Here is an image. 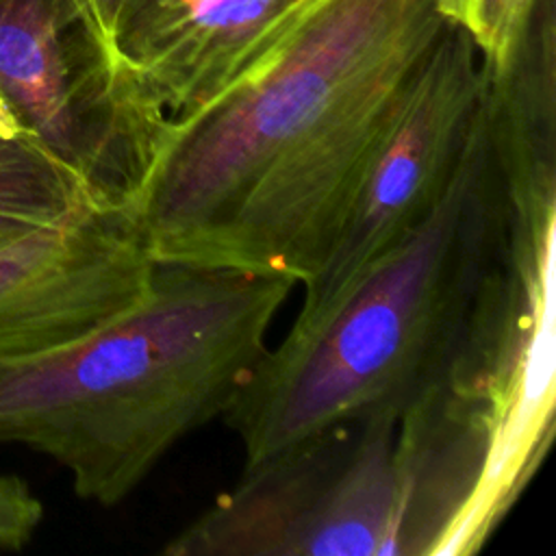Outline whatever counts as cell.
Listing matches in <instances>:
<instances>
[{
  "mask_svg": "<svg viewBox=\"0 0 556 556\" xmlns=\"http://www.w3.org/2000/svg\"><path fill=\"white\" fill-rule=\"evenodd\" d=\"M447 22L437 0H328L172 130L135 211L154 263L311 278Z\"/></svg>",
  "mask_w": 556,
  "mask_h": 556,
  "instance_id": "1",
  "label": "cell"
},
{
  "mask_svg": "<svg viewBox=\"0 0 556 556\" xmlns=\"http://www.w3.org/2000/svg\"><path fill=\"white\" fill-rule=\"evenodd\" d=\"M293 280L156 263L146 295L83 339L0 367V443L113 506L187 434L222 417L267 348Z\"/></svg>",
  "mask_w": 556,
  "mask_h": 556,
  "instance_id": "2",
  "label": "cell"
},
{
  "mask_svg": "<svg viewBox=\"0 0 556 556\" xmlns=\"http://www.w3.org/2000/svg\"><path fill=\"white\" fill-rule=\"evenodd\" d=\"M502 239V208L484 139L437 211L380 256L317 321L265 348L222 415L245 465L332 426L402 413L443 382L463 345Z\"/></svg>",
  "mask_w": 556,
  "mask_h": 556,
  "instance_id": "3",
  "label": "cell"
},
{
  "mask_svg": "<svg viewBox=\"0 0 556 556\" xmlns=\"http://www.w3.org/2000/svg\"><path fill=\"white\" fill-rule=\"evenodd\" d=\"M400 413L380 410L243 465L167 556H393Z\"/></svg>",
  "mask_w": 556,
  "mask_h": 556,
  "instance_id": "4",
  "label": "cell"
},
{
  "mask_svg": "<svg viewBox=\"0 0 556 556\" xmlns=\"http://www.w3.org/2000/svg\"><path fill=\"white\" fill-rule=\"evenodd\" d=\"M0 91L98 206L137 211L174 126L78 37L61 0H0Z\"/></svg>",
  "mask_w": 556,
  "mask_h": 556,
  "instance_id": "5",
  "label": "cell"
},
{
  "mask_svg": "<svg viewBox=\"0 0 556 556\" xmlns=\"http://www.w3.org/2000/svg\"><path fill=\"white\" fill-rule=\"evenodd\" d=\"M486 72L467 33H443L367 163L321 267L302 282L291 328L326 315L389 250L410 237L450 191L478 132Z\"/></svg>",
  "mask_w": 556,
  "mask_h": 556,
  "instance_id": "6",
  "label": "cell"
},
{
  "mask_svg": "<svg viewBox=\"0 0 556 556\" xmlns=\"http://www.w3.org/2000/svg\"><path fill=\"white\" fill-rule=\"evenodd\" d=\"M156 263L135 211L87 208L0 245V367L83 339L135 306Z\"/></svg>",
  "mask_w": 556,
  "mask_h": 556,
  "instance_id": "7",
  "label": "cell"
},
{
  "mask_svg": "<svg viewBox=\"0 0 556 556\" xmlns=\"http://www.w3.org/2000/svg\"><path fill=\"white\" fill-rule=\"evenodd\" d=\"M328 0H139L113 33V61L178 128L258 76Z\"/></svg>",
  "mask_w": 556,
  "mask_h": 556,
  "instance_id": "8",
  "label": "cell"
},
{
  "mask_svg": "<svg viewBox=\"0 0 556 556\" xmlns=\"http://www.w3.org/2000/svg\"><path fill=\"white\" fill-rule=\"evenodd\" d=\"M87 208L106 206L39 143L0 91V228L30 230Z\"/></svg>",
  "mask_w": 556,
  "mask_h": 556,
  "instance_id": "9",
  "label": "cell"
},
{
  "mask_svg": "<svg viewBox=\"0 0 556 556\" xmlns=\"http://www.w3.org/2000/svg\"><path fill=\"white\" fill-rule=\"evenodd\" d=\"M532 0H450L445 17L482 50L489 70L502 72L519 52Z\"/></svg>",
  "mask_w": 556,
  "mask_h": 556,
  "instance_id": "10",
  "label": "cell"
},
{
  "mask_svg": "<svg viewBox=\"0 0 556 556\" xmlns=\"http://www.w3.org/2000/svg\"><path fill=\"white\" fill-rule=\"evenodd\" d=\"M43 519V504L17 476L0 473V549H22Z\"/></svg>",
  "mask_w": 556,
  "mask_h": 556,
  "instance_id": "11",
  "label": "cell"
},
{
  "mask_svg": "<svg viewBox=\"0 0 556 556\" xmlns=\"http://www.w3.org/2000/svg\"><path fill=\"white\" fill-rule=\"evenodd\" d=\"M122 4L124 0H61L70 26L113 67V30Z\"/></svg>",
  "mask_w": 556,
  "mask_h": 556,
  "instance_id": "12",
  "label": "cell"
},
{
  "mask_svg": "<svg viewBox=\"0 0 556 556\" xmlns=\"http://www.w3.org/2000/svg\"><path fill=\"white\" fill-rule=\"evenodd\" d=\"M37 228H39V226H37ZM22 232H26V230H2V228H0V245L7 243V241H11V239H15V237L22 235Z\"/></svg>",
  "mask_w": 556,
  "mask_h": 556,
  "instance_id": "13",
  "label": "cell"
},
{
  "mask_svg": "<svg viewBox=\"0 0 556 556\" xmlns=\"http://www.w3.org/2000/svg\"><path fill=\"white\" fill-rule=\"evenodd\" d=\"M137 2H139V0H124V4H122V11H119V17H122V13H124L126 9H130V7H132V4H137ZM119 17H117V20H119ZM115 24H117V22H115ZM113 33H115V30H113Z\"/></svg>",
  "mask_w": 556,
  "mask_h": 556,
  "instance_id": "14",
  "label": "cell"
}]
</instances>
